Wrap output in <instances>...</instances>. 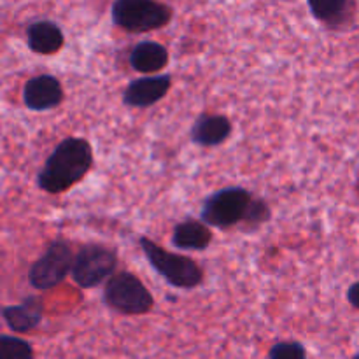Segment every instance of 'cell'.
I'll return each mask as SVG.
<instances>
[{
    "mask_svg": "<svg viewBox=\"0 0 359 359\" xmlns=\"http://www.w3.org/2000/svg\"><path fill=\"white\" fill-rule=\"evenodd\" d=\"M93 167V149L83 137H67L53 149L37 174V186L49 195H60L76 186Z\"/></svg>",
    "mask_w": 359,
    "mask_h": 359,
    "instance_id": "1",
    "label": "cell"
},
{
    "mask_svg": "<svg viewBox=\"0 0 359 359\" xmlns=\"http://www.w3.org/2000/svg\"><path fill=\"white\" fill-rule=\"evenodd\" d=\"M139 244L154 272L163 277L170 286L193 290L203 283V270L188 256L168 252L147 237H140Z\"/></svg>",
    "mask_w": 359,
    "mask_h": 359,
    "instance_id": "2",
    "label": "cell"
},
{
    "mask_svg": "<svg viewBox=\"0 0 359 359\" xmlns=\"http://www.w3.org/2000/svg\"><path fill=\"white\" fill-rule=\"evenodd\" d=\"M116 27L130 34H146L167 27L174 18V9L154 0H116L111 6Z\"/></svg>",
    "mask_w": 359,
    "mask_h": 359,
    "instance_id": "3",
    "label": "cell"
},
{
    "mask_svg": "<svg viewBox=\"0 0 359 359\" xmlns=\"http://www.w3.org/2000/svg\"><path fill=\"white\" fill-rule=\"evenodd\" d=\"M255 196L241 186L223 188L207 196L202 207V221L209 228L230 230L244 223Z\"/></svg>",
    "mask_w": 359,
    "mask_h": 359,
    "instance_id": "4",
    "label": "cell"
},
{
    "mask_svg": "<svg viewBox=\"0 0 359 359\" xmlns=\"http://www.w3.org/2000/svg\"><path fill=\"white\" fill-rule=\"evenodd\" d=\"M104 304L123 316H140L153 311L154 298L132 272H118L104 287Z\"/></svg>",
    "mask_w": 359,
    "mask_h": 359,
    "instance_id": "5",
    "label": "cell"
},
{
    "mask_svg": "<svg viewBox=\"0 0 359 359\" xmlns=\"http://www.w3.org/2000/svg\"><path fill=\"white\" fill-rule=\"evenodd\" d=\"M118 266V252L104 244H84L76 255L72 266V280L83 290H93L114 276Z\"/></svg>",
    "mask_w": 359,
    "mask_h": 359,
    "instance_id": "6",
    "label": "cell"
},
{
    "mask_svg": "<svg viewBox=\"0 0 359 359\" xmlns=\"http://www.w3.org/2000/svg\"><path fill=\"white\" fill-rule=\"evenodd\" d=\"M74 259L76 256H74L69 242L62 241V238L53 241L44 255L30 266L28 280H30L32 287L39 291H48L62 284L67 276L72 273Z\"/></svg>",
    "mask_w": 359,
    "mask_h": 359,
    "instance_id": "7",
    "label": "cell"
},
{
    "mask_svg": "<svg viewBox=\"0 0 359 359\" xmlns=\"http://www.w3.org/2000/svg\"><path fill=\"white\" fill-rule=\"evenodd\" d=\"M172 88L170 74L147 76L133 79L123 91V104L133 109H147L158 104Z\"/></svg>",
    "mask_w": 359,
    "mask_h": 359,
    "instance_id": "8",
    "label": "cell"
},
{
    "mask_svg": "<svg viewBox=\"0 0 359 359\" xmlns=\"http://www.w3.org/2000/svg\"><path fill=\"white\" fill-rule=\"evenodd\" d=\"M23 102L30 111H49L63 102V88L60 79L49 74L32 77L25 83Z\"/></svg>",
    "mask_w": 359,
    "mask_h": 359,
    "instance_id": "9",
    "label": "cell"
},
{
    "mask_svg": "<svg viewBox=\"0 0 359 359\" xmlns=\"http://www.w3.org/2000/svg\"><path fill=\"white\" fill-rule=\"evenodd\" d=\"M309 9L328 30L351 27L358 14V6L353 0H309Z\"/></svg>",
    "mask_w": 359,
    "mask_h": 359,
    "instance_id": "10",
    "label": "cell"
},
{
    "mask_svg": "<svg viewBox=\"0 0 359 359\" xmlns=\"http://www.w3.org/2000/svg\"><path fill=\"white\" fill-rule=\"evenodd\" d=\"M231 121L224 114L203 112L191 126V140L203 147L221 146L231 135Z\"/></svg>",
    "mask_w": 359,
    "mask_h": 359,
    "instance_id": "11",
    "label": "cell"
},
{
    "mask_svg": "<svg viewBox=\"0 0 359 359\" xmlns=\"http://www.w3.org/2000/svg\"><path fill=\"white\" fill-rule=\"evenodd\" d=\"M44 316V305L37 297H28L20 305L2 309V318L14 333H30L37 330Z\"/></svg>",
    "mask_w": 359,
    "mask_h": 359,
    "instance_id": "12",
    "label": "cell"
},
{
    "mask_svg": "<svg viewBox=\"0 0 359 359\" xmlns=\"http://www.w3.org/2000/svg\"><path fill=\"white\" fill-rule=\"evenodd\" d=\"M62 28L49 20H39L28 25L27 28V44L37 55H55L63 48Z\"/></svg>",
    "mask_w": 359,
    "mask_h": 359,
    "instance_id": "13",
    "label": "cell"
},
{
    "mask_svg": "<svg viewBox=\"0 0 359 359\" xmlns=\"http://www.w3.org/2000/svg\"><path fill=\"white\" fill-rule=\"evenodd\" d=\"M212 242V231L203 221L186 219L175 224L172 245L179 251H205Z\"/></svg>",
    "mask_w": 359,
    "mask_h": 359,
    "instance_id": "14",
    "label": "cell"
},
{
    "mask_svg": "<svg viewBox=\"0 0 359 359\" xmlns=\"http://www.w3.org/2000/svg\"><path fill=\"white\" fill-rule=\"evenodd\" d=\"M130 65L140 74H154L168 65V49L156 41H142L130 53Z\"/></svg>",
    "mask_w": 359,
    "mask_h": 359,
    "instance_id": "15",
    "label": "cell"
},
{
    "mask_svg": "<svg viewBox=\"0 0 359 359\" xmlns=\"http://www.w3.org/2000/svg\"><path fill=\"white\" fill-rule=\"evenodd\" d=\"M0 359H34V347L20 337H0Z\"/></svg>",
    "mask_w": 359,
    "mask_h": 359,
    "instance_id": "16",
    "label": "cell"
},
{
    "mask_svg": "<svg viewBox=\"0 0 359 359\" xmlns=\"http://www.w3.org/2000/svg\"><path fill=\"white\" fill-rule=\"evenodd\" d=\"M270 217H272V210H270L269 203L265 202L263 198H256L252 200L251 207L248 210V216H245L244 223L241 224L245 231H255L258 230L259 226H263L265 223H269Z\"/></svg>",
    "mask_w": 359,
    "mask_h": 359,
    "instance_id": "17",
    "label": "cell"
},
{
    "mask_svg": "<svg viewBox=\"0 0 359 359\" xmlns=\"http://www.w3.org/2000/svg\"><path fill=\"white\" fill-rule=\"evenodd\" d=\"M269 359H307V349L300 342H279L270 349Z\"/></svg>",
    "mask_w": 359,
    "mask_h": 359,
    "instance_id": "18",
    "label": "cell"
},
{
    "mask_svg": "<svg viewBox=\"0 0 359 359\" xmlns=\"http://www.w3.org/2000/svg\"><path fill=\"white\" fill-rule=\"evenodd\" d=\"M347 300H349V304L353 305L354 309L359 311V280L347 290Z\"/></svg>",
    "mask_w": 359,
    "mask_h": 359,
    "instance_id": "19",
    "label": "cell"
},
{
    "mask_svg": "<svg viewBox=\"0 0 359 359\" xmlns=\"http://www.w3.org/2000/svg\"><path fill=\"white\" fill-rule=\"evenodd\" d=\"M356 191H358V195H359V175H358V179H356Z\"/></svg>",
    "mask_w": 359,
    "mask_h": 359,
    "instance_id": "20",
    "label": "cell"
},
{
    "mask_svg": "<svg viewBox=\"0 0 359 359\" xmlns=\"http://www.w3.org/2000/svg\"><path fill=\"white\" fill-rule=\"evenodd\" d=\"M353 359H359V354H356V356H354Z\"/></svg>",
    "mask_w": 359,
    "mask_h": 359,
    "instance_id": "21",
    "label": "cell"
}]
</instances>
